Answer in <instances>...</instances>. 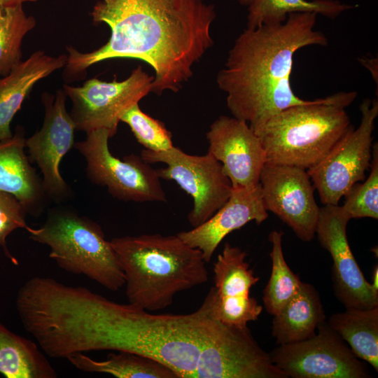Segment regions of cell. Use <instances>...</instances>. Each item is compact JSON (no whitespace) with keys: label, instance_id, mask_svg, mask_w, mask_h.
Here are the masks:
<instances>
[{"label":"cell","instance_id":"cell-34","mask_svg":"<svg viewBox=\"0 0 378 378\" xmlns=\"http://www.w3.org/2000/svg\"><path fill=\"white\" fill-rule=\"evenodd\" d=\"M242 5L249 6L254 0H238Z\"/></svg>","mask_w":378,"mask_h":378},{"label":"cell","instance_id":"cell-30","mask_svg":"<svg viewBox=\"0 0 378 378\" xmlns=\"http://www.w3.org/2000/svg\"><path fill=\"white\" fill-rule=\"evenodd\" d=\"M24 206L13 195L0 191V246L12 263L18 265V260L10 253L6 237L15 230L27 227Z\"/></svg>","mask_w":378,"mask_h":378},{"label":"cell","instance_id":"cell-32","mask_svg":"<svg viewBox=\"0 0 378 378\" xmlns=\"http://www.w3.org/2000/svg\"><path fill=\"white\" fill-rule=\"evenodd\" d=\"M36 0H0V6L22 4L24 2H34Z\"/></svg>","mask_w":378,"mask_h":378},{"label":"cell","instance_id":"cell-24","mask_svg":"<svg viewBox=\"0 0 378 378\" xmlns=\"http://www.w3.org/2000/svg\"><path fill=\"white\" fill-rule=\"evenodd\" d=\"M327 323L356 357L378 370V307L346 309L333 314Z\"/></svg>","mask_w":378,"mask_h":378},{"label":"cell","instance_id":"cell-11","mask_svg":"<svg viewBox=\"0 0 378 378\" xmlns=\"http://www.w3.org/2000/svg\"><path fill=\"white\" fill-rule=\"evenodd\" d=\"M195 378H288L272 362L247 326L215 317L200 348Z\"/></svg>","mask_w":378,"mask_h":378},{"label":"cell","instance_id":"cell-27","mask_svg":"<svg viewBox=\"0 0 378 378\" xmlns=\"http://www.w3.org/2000/svg\"><path fill=\"white\" fill-rule=\"evenodd\" d=\"M36 21L27 16L22 4L0 6V76L8 75L22 62L21 46Z\"/></svg>","mask_w":378,"mask_h":378},{"label":"cell","instance_id":"cell-21","mask_svg":"<svg viewBox=\"0 0 378 378\" xmlns=\"http://www.w3.org/2000/svg\"><path fill=\"white\" fill-rule=\"evenodd\" d=\"M326 321L318 292L302 282L298 292L274 315L272 334L276 344H285L309 338Z\"/></svg>","mask_w":378,"mask_h":378},{"label":"cell","instance_id":"cell-22","mask_svg":"<svg viewBox=\"0 0 378 378\" xmlns=\"http://www.w3.org/2000/svg\"><path fill=\"white\" fill-rule=\"evenodd\" d=\"M0 374L6 378H56L57 373L33 341L0 322Z\"/></svg>","mask_w":378,"mask_h":378},{"label":"cell","instance_id":"cell-10","mask_svg":"<svg viewBox=\"0 0 378 378\" xmlns=\"http://www.w3.org/2000/svg\"><path fill=\"white\" fill-rule=\"evenodd\" d=\"M153 79L138 66L122 81L115 77L111 82L93 78L82 86L64 84L62 90L72 102L69 114L76 130L88 133L106 129L113 136L122 115L152 92Z\"/></svg>","mask_w":378,"mask_h":378},{"label":"cell","instance_id":"cell-14","mask_svg":"<svg viewBox=\"0 0 378 378\" xmlns=\"http://www.w3.org/2000/svg\"><path fill=\"white\" fill-rule=\"evenodd\" d=\"M66 97L61 89L55 97L48 92L42 94L45 108L42 127L25 141L29 160L40 169L45 190L50 200L55 202L64 201L71 195L59 171L62 158L75 144L76 127L66 107Z\"/></svg>","mask_w":378,"mask_h":378},{"label":"cell","instance_id":"cell-5","mask_svg":"<svg viewBox=\"0 0 378 378\" xmlns=\"http://www.w3.org/2000/svg\"><path fill=\"white\" fill-rule=\"evenodd\" d=\"M356 97L355 91L339 92L274 115L256 134L266 162L305 170L316 165L353 127L345 108Z\"/></svg>","mask_w":378,"mask_h":378},{"label":"cell","instance_id":"cell-28","mask_svg":"<svg viewBox=\"0 0 378 378\" xmlns=\"http://www.w3.org/2000/svg\"><path fill=\"white\" fill-rule=\"evenodd\" d=\"M370 174L363 183H355L344 196V211L351 218H378V146L372 145Z\"/></svg>","mask_w":378,"mask_h":378},{"label":"cell","instance_id":"cell-12","mask_svg":"<svg viewBox=\"0 0 378 378\" xmlns=\"http://www.w3.org/2000/svg\"><path fill=\"white\" fill-rule=\"evenodd\" d=\"M309 338L279 344L269 353L272 363L287 377H370L367 366L326 321Z\"/></svg>","mask_w":378,"mask_h":378},{"label":"cell","instance_id":"cell-6","mask_svg":"<svg viewBox=\"0 0 378 378\" xmlns=\"http://www.w3.org/2000/svg\"><path fill=\"white\" fill-rule=\"evenodd\" d=\"M29 238L50 248L49 257L62 270L83 275L117 291L125 285L117 255L101 226L68 208L49 211L43 224L25 229Z\"/></svg>","mask_w":378,"mask_h":378},{"label":"cell","instance_id":"cell-3","mask_svg":"<svg viewBox=\"0 0 378 378\" xmlns=\"http://www.w3.org/2000/svg\"><path fill=\"white\" fill-rule=\"evenodd\" d=\"M317 14L292 13L281 24L246 29L230 50L216 82L232 116L257 134L278 113L312 102L297 96L290 83L295 53L328 41L315 29Z\"/></svg>","mask_w":378,"mask_h":378},{"label":"cell","instance_id":"cell-7","mask_svg":"<svg viewBox=\"0 0 378 378\" xmlns=\"http://www.w3.org/2000/svg\"><path fill=\"white\" fill-rule=\"evenodd\" d=\"M109 132L98 129L87 133L85 140L74 144L84 157L86 174L91 182L105 186L108 192L121 201L162 202L167 195L156 169L141 157L129 155L122 160L113 155L108 148Z\"/></svg>","mask_w":378,"mask_h":378},{"label":"cell","instance_id":"cell-8","mask_svg":"<svg viewBox=\"0 0 378 378\" xmlns=\"http://www.w3.org/2000/svg\"><path fill=\"white\" fill-rule=\"evenodd\" d=\"M140 156L149 164L162 162L156 169L160 178L175 181L193 200L188 220L195 227L218 210L228 200L232 187L223 174L221 164L207 152L190 155L174 146L167 150L144 149Z\"/></svg>","mask_w":378,"mask_h":378},{"label":"cell","instance_id":"cell-33","mask_svg":"<svg viewBox=\"0 0 378 378\" xmlns=\"http://www.w3.org/2000/svg\"><path fill=\"white\" fill-rule=\"evenodd\" d=\"M372 283L371 285L373 287L374 289L376 290H378V267L377 265L374 267L372 271Z\"/></svg>","mask_w":378,"mask_h":378},{"label":"cell","instance_id":"cell-18","mask_svg":"<svg viewBox=\"0 0 378 378\" xmlns=\"http://www.w3.org/2000/svg\"><path fill=\"white\" fill-rule=\"evenodd\" d=\"M267 217L260 183L251 188H232L227 202L209 218L177 235L190 246L199 249L208 263L228 234L252 220L259 225Z\"/></svg>","mask_w":378,"mask_h":378},{"label":"cell","instance_id":"cell-19","mask_svg":"<svg viewBox=\"0 0 378 378\" xmlns=\"http://www.w3.org/2000/svg\"><path fill=\"white\" fill-rule=\"evenodd\" d=\"M25 141L24 130L20 125L12 137L0 141V191L13 195L27 214L38 217L50 199L24 153Z\"/></svg>","mask_w":378,"mask_h":378},{"label":"cell","instance_id":"cell-4","mask_svg":"<svg viewBox=\"0 0 378 378\" xmlns=\"http://www.w3.org/2000/svg\"><path fill=\"white\" fill-rule=\"evenodd\" d=\"M129 303L146 311L163 309L179 292L207 282L202 252L177 234H145L113 238Z\"/></svg>","mask_w":378,"mask_h":378},{"label":"cell","instance_id":"cell-29","mask_svg":"<svg viewBox=\"0 0 378 378\" xmlns=\"http://www.w3.org/2000/svg\"><path fill=\"white\" fill-rule=\"evenodd\" d=\"M120 121L130 127L136 141L145 149L163 151L174 146L172 134L165 125L143 112L139 104L127 110L122 115Z\"/></svg>","mask_w":378,"mask_h":378},{"label":"cell","instance_id":"cell-13","mask_svg":"<svg viewBox=\"0 0 378 378\" xmlns=\"http://www.w3.org/2000/svg\"><path fill=\"white\" fill-rule=\"evenodd\" d=\"M264 206L288 225L302 241L316 234L319 210L307 171L266 162L260 175Z\"/></svg>","mask_w":378,"mask_h":378},{"label":"cell","instance_id":"cell-1","mask_svg":"<svg viewBox=\"0 0 378 378\" xmlns=\"http://www.w3.org/2000/svg\"><path fill=\"white\" fill-rule=\"evenodd\" d=\"M16 309L26 331L50 358L130 351L160 361L178 378H195L200 348L214 318L210 291L192 313L154 314L84 286L42 276L21 286Z\"/></svg>","mask_w":378,"mask_h":378},{"label":"cell","instance_id":"cell-2","mask_svg":"<svg viewBox=\"0 0 378 378\" xmlns=\"http://www.w3.org/2000/svg\"><path fill=\"white\" fill-rule=\"evenodd\" d=\"M216 15L214 6L204 0H96L92 21L106 24L110 38L90 52L68 46L65 76H78L106 59H136L155 72L153 92H176L212 46Z\"/></svg>","mask_w":378,"mask_h":378},{"label":"cell","instance_id":"cell-17","mask_svg":"<svg viewBox=\"0 0 378 378\" xmlns=\"http://www.w3.org/2000/svg\"><path fill=\"white\" fill-rule=\"evenodd\" d=\"M246 256L245 251L226 242L214 264L213 314L228 326H247L262 311V307L249 295L259 278L249 267Z\"/></svg>","mask_w":378,"mask_h":378},{"label":"cell","instance_id":"cell-23","mask_svg":"<svg viewBox=\"0 0 378 378\" xmlns=\"http://www.w3.org/2000/svg\"><path fill=\"white\" fill-rule=\"evenodd\" d=\"M66 359L79 370L106 373L118 378H178L169 366L151 357L130 351L110 353L104 360H96L83 353Z\"/></svg>","mask_w":378,"mask_h":378},{"label":"cell","instance_id":"cell-9","mask_svg":"<svg viewBox=\"0 0 378 378\" xmlns=\"http://www.w3.org/2000/svg\"><path fill=\"white\" fill-rule=\"evenodd\" d=\"M360 111L359 126L352 127L319 163L307 170L324 205L338 204L355 183L365 179L370 167L377 99H363Z\"/></svg>","mask_w":378,"mask_h":378},{"label":"cell","instance_id":"cell-16","mask_svg":"<svg viewBox=\"0 0 378 378\" xmlns=\"http://www.w3.org/2000/svg\"><path fill=\"white\" fill-rule=\"evenodd\" d=\"M206 137L208 153L221 164L232 188L259 184L266 154L259 136L246 122L221 115L211 125Z\"/></svg>","mask_w":378,"mask_h":378},{"label":"cell","instance_id":"cell-20","mask_svg":"<svg viewBox=\"0 0 378 378\" xmlns=\"http://www.w3.org/2000/svg\"><path fill=\"white\" fill-rule=\"evenodd\" d=\"M67 55L33 52L5 76H0V141L12 137L10 122L34 85L65 66Z\"/></svg>","mask_w":378,"mask_h":378},{"label":"cell","instance_id":"cell-15","mask_svg":"<svg viewBox=\"0 0 378 378\" xmlns=\"http://www.w3.org/2000/svg\"><path fill=\"white\" fill-rule=\"evenodd\" d=\"M351 219L342 206L320 208L316 234L321 246L332 256L335 293L346 309L378 307V290L365 278L350 248L346 225Z\"/></svg>","mask_w":378,"mask_h":378},{"label":"cell","instance_id":"cell-25","mask_svg":"<svg viewBox=\"0 0 378 378\" xmlns=\"http://www.w3.org/2000/svg\"><path fill=\"white\" fill-rule=\"evenodd\" d=\"M356 6L335 0H254L248 6L246 28L283 23L292 13H315L334 19Z\"/></svg>","mask_w":378,"mask_h":378},{"label":"cell","instance_id":"cell-26","mask_svg":"<svg viewBox=\"0 0 378 378\" xmlns=\"http://www.w3.org/2000/svg\"><path fill=\"white\" fill-rule=\"evenodd\" d=\"M282 236L283 232L276 230L269 235L272 272L263 290L262 301L266 311L273 316L298 292L302 283L284 259Z\"/></svg>","mask_w":378,"mask_h":378},{"label":"cell","instance_id":"cell-31","mask_svg":"<svg viewBox=\"0 0 378 378\" xmlns=\"http://www.w3.org/2000/svg\"><path fill=\"white\" fill-rule=\"evenodd\" d=\"M361 63L363 64V65H364L368 69H369V71H371V74L372 75V77H373V79L374 80H376V83H377V80H376L375 78V76L376 78H377V74L375 73V66H377V59H374V58H372V59H361Z\"/></svg>","mask_w":378,"mask_h":378}]
</instances>
